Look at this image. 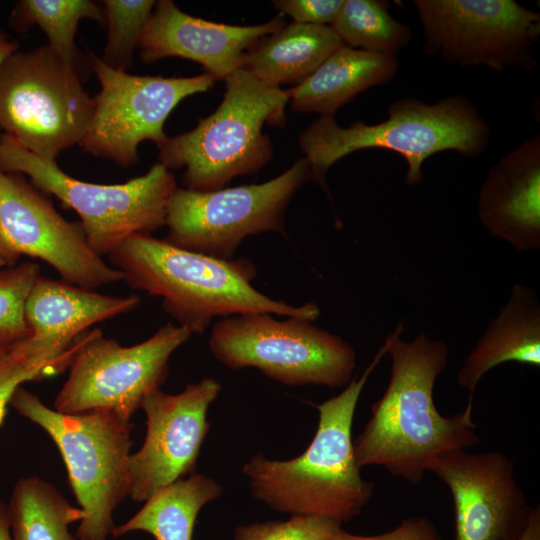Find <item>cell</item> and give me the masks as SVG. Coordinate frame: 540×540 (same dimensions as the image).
Returning a JSON list of instances; mask_svg holds the SVG:
<instances>
[{"label": "cell", "mask_w": 540, "mask_h": 540, "mask_svg": "<svg viewBox=\"0 0 540 540\" xmlns=\"http://www.w3.org/2000/svg\"><path fill=\"white\" fill-rule=\"evenodd\" d=\"M0 168L27 175L43 193L74 210L93 251L109 256L133 235H151L165 226L168 203L177 188L174 175L160 163L120 184L73 178L56 163L18 146L0 134Z\"/></svg>", "instance_id": "obj_7"}, {"label": "cell", "mask_w": 540, "mask_h": 540, "mask_svg": "<svg viewBox=\"0 0 540 540\" xmlns=\"http://www.w3.org/2000/svg\"><path fill=\"white\" fill-rule=\"evenodd\" d=\"M222 492V486L213 479L193 473L154 493L132 518L115 526L112 536L144 531L156 540H192L200 510Z\"/></svg>", "instance_id": "obj_23"}, {"label": "cell", "mask_w": 540, "mask_h": 540, "mask_svg": "<svg viewBox=\"0 0 540 540\" xmlns=\"http://www.w3.org/2000/svg\"><path fill=\"white\" fill-rule=\"evenodd\" d=\"M507 362L540 367V301L537 292L515 284L458 370L456 380L469 392L467 405L481 379Z\"/></svg>", "instance_id": "obj_19"}, {"label": "cell", "mask_w": 540, "mask_h": 540, "mask_svg": "<svg viewBox=\"0 0 540 540\" xmlns=\"http://www.w3.org/2000/svg\"><path fill=\"white\" fill-rule=\"evenodd\" d=\"M191 335L170 322L133 346L104 337L100 328L80 334L54 409L63 414L105 410L131 420L144 400L160 389L172 354Z\"/></svg>", "instance_id": "obj_10"}, {"label": "cell", "mask_w": 540, "mask_h": 540, "mask_svg": "<svg viewBox=\"0 0 540 540\" xmlns=\"http://www.w3.org/2000/svg\"><path fill=\"white\" fill-rule=\"evenodd\" d=\"M212 355L228 368H256L288 386L346 387L356 367L353 346L341 336L302 318L278 320L246 313L213 323Z\"/></svg>", "instance_id": "obj_8"}, {"label": "cell", "mask_w": 540, "mask_h": 540, "mask_svg": "<svg viewBox=\"0 0 540 540\" xmlns=\"http://www.w3.org/2000/svg\"><path fill=\"white\" fill-rule=\"evenodd\" d=\"M342 45L330 26L292 22L252 46L241 68L270 86L297 85Z\"/></svg>", "instance_id": "obj_22"}, {"label": "cell", "mask_w": 540, "mask_h": 540, "mask_svg": "<svg viewBox=\"0 0 540 540\" xmlns=\"http://www.w3.org/2000/svg\"><path fill=\"white\" fill-rule=\"evenodd\" d=\"M83 19L103 25V8L91 0H19L10 13L9 25L17 32L37 25L47 36V45L80 72L75 35Z\"/></svg>", "instance_id": "obj_25"}, {"label": "cell", "mask_w": 540, "mask_h": 540, "mask_svg": "<svg viewBox=\"0 0 540 540\" xmlns=\"http://www.w3.org/2000/svg\"><path fill=\"white\" fill-rule=\"evenodd\" d=\"M0 236L15 254L48 263L67 283L96 289L123 280L90 247L80 222L66 220L23 174L1 168Z\"/></svg>", "instance_id": "obj_14"}, {"label": "cell", "mask_w": 540, "mask_h": 540, "mask_svg": "<svg viewBox=\"0 0 540 540\" xmlns=\"http://www.w3.org/2000/svg\"><path fill=\"white\" fill-rule=\"evenodd\" d=\"M389 338L358 378L336 396L315 405L318 425L306 450L286 461L262 453L243 465L252 496L273 510L320 515L341 523L357 517L369 503L374 485L360 473L352 425L360 395L371 373L387 355Z\"/></svg>", "instance_id": "obj_3"}, {"label": "cell", "mask_w": 540, "mask_h": 540, "mask_svg": "<svg viewBox=\"0 0 540 540\" xmlns=\"http://www.w3.org/2000/svg\"><path fill=\"white\" fill-rule=\"evenodd\" d=\"M402 332L400 323L388 335L389 381L353 448L360 468L380 466L418 484L439 457L477 445L480 436L473 406L446 417L435 405L434 386L449 360L447 344L425 333L405 341Z\"/></svg>", "instance_id": "obj_1"}, {"label": "cell", "mask_w": 540, "mask_h": 540, "mask_svg": "<svg viewBox=\"0 0 540 540\" xmlns=\"http://www.w3.org/2000/svg\"><path fill=\"white\" fill-rule=\"evenodd\" d=\"M310 181L305 158L262 184L213 191L177 187L168 203L164 240L188 251L231 259L243 239L268 231H283L287 207Z\"/></svg>", "instance_id": "obj_11"}, {"label": "cell", "mask_w": 540, "mask_h": 540, "mask_svg": "<svg viewBox=\"0 0 540 540\" xmlns=\"http://www.w3.org/2000/svg\"><path fill=\"white\" fill-rule=\"evenodd\" d=\"M424 50L449 65L529 70L540 14L514 0H416Z\"/></svg>", "instance_id": "obj_13"}, {"label": "cell", "mask_w": 540, "mask_h": 540, "mask_svg": "<svg viewBox=\"0 0 540 540\" xmlns=\"http://www.w3.org/2000/svg\"><path fill=\"white\" fill-rule=\"evenodd\" d=\"M220 391L216 379L204 378L178 394L158 389L144 400L145 440L128 463L132 500L145 502L163 487L193 474L210 427L207 411Z\"/></svg>", "instance_id": "obj_15"}, {"label": "cell", "mask_w": 540, "mask_h": 540, "mask_svg": "<svg viewBox=\"0 0 540 540\" xmlns=\"http://www.w3.org/2000/svg\"><path fill=\"white\" fill-rule=\"evenodd\" d=\"M20 258L21 257L16 255L6 245V243L3 241L2 237L0 236V269L17 264Z\"/></svg>", "instance_id": "obj_35"}, {"label": "cell", "mask_w": 540, "mask_h": 540, "mask_svg": "<svg viewBox=\"0 0 540 540\" xmlns=\"http://www.w3.org/2000/svg\"><path fill=\"white\" fill-rule=\"evenodd\" d=\"M336 540H442L435 525L424 516L403 519L394 529L378 535H355L342 529Z\"/></svg>", "instance_id": "obj_32"}, {"label": "cell", "mask_w": 540, "mask_h": 540, "mask_svg": "<svg viewBox=\"0 0 540 540\" xmlns=\"http://www.w3.org/2000/svg\"><path fill=\"white\" fill-rule=\"evenodd\" d=\"M93 98L80 72L47 44L12 53L0 66V129L18 146L56 160L79 144Z\"/></svg>", "instance_id": "obj_9"}, {"label": "cell", "mask_w": 540, "mask_h": 540, "mask_svg": "<svg viewBox=\"0 0 540 540\" xmlns=\"http://www.w3.org/2000/svg\"><path fill=\"white\" fill-rule=\"evenodd\" d=\"M102 3L107 41L100 58L116 70L127 71L156 1L104 0Z\"/></svg>", "instance_id": "obj_28"}, {"label": "cell", "mask_w": 540, "mask_h": 540, "mask_svg": "<svg viewBox=\"0 0 540 540\" xmlns=\"http://www.w3.org/2000/svg\"><path fill=\"white\" fill-rule=\"evenodd\" d=\"M450 491L454 507V540H520L533 507L507 455L488 451L449 452L431 466Z\"/></svg>", "instance_id": "obj_16"}, {"label": "cell", "mask_w": 540, "mask_h": 540, "mask_svg": "<svg viewBox=\"0 0 540 540\" xmlns=\"http://www.w3.org/2000/svg\"><path fill=\"white\" fill-rule=\"evenodd\" d=\"M40 267L33 261L0 269V349L11 346L31 332L26 322L27 298Z\"/></svg>", "instance_id": "obj_29"}, {"label": "cell", "mask_w": 540, "mask_h": 540, "mask_svg": "<svg viewBox=\"0 0 540 540\" xmlns=\"http://www.w3.org/2000/svg\"><path fill=\"white\" fill-rule=\"evenodd\" d=\"M389 6L381 0H344L330 27L348 47L395 56L409 44L412 31L390 14Z\"/></svg>", "instance_id": "obj_26"}, {"label": "cell", "mask_w": 540, "mask_h": 540, "mask_svg": "<svg viewBox=\"0 0 540 540\" xmlns=\"http://www.w3.org/2000/svg\"><path fill=\"white\" fill-rule=\"evenodd\" d=\"M342 523L329 517L295 514L287 521L238 526L234 540H336Z\"/></svg>", "instance_id": "obj_30"}, {"label": "cell", "mask_w": 540, "mask_h": 540, "mask_svg": "<svg viewBox=\"0 0 540 540\" xmlns=\"http://www.w3.org/2000/svg\"><path fill=\"white\" fill-rule=\"evenodd\" d=\"M8 510L12 540H77L69 526L83 517L80 507L37 476L17 481Z\"/></svg>", "instance_id": "obj_24"}, {"label": "cell", "mask_w": 540, "mask_h": 540, "mask_svg": "<svg viewBox=\"0 0 540 540\" xmlns=\"http://www.w3.org/2000/svg\"><path fill=\"white\" fill-rule=\"evenodd\" d=\"M140 297L109 296L94 289L39 276L25 307L31 335L63 351L92 325L134 310Z\"/></svg>", "instance_id": "obj_20"}, {"label": "cell", "mask_w": 540, "mask_h": 540, "mask_svg": "<svg viewBox=\"0 0 540 540\" xmlns=\"http://www.w3.org/2000/svg\"><path fill=\"white\" fill-rule=\"evenodd\" d=\"M0 540H12L8 504L0 500Z\"/></svg>", "instance_id": "obj_34"}, {"label": "cell", "mask_w": 540, "mask_h": 540, "mask_svg": "<svg viewBox=\"0 0 540 540\" xmlns=\"http://www.w3.org/2000/svg\"><path fill=\"white\" fill-rule=\"evenodd\" d=\"M75 347L63 352L34 338L31 334L0 349V425L17 388L28 381H38L65 370Z\"/></svg>", "instance_id": "obj_27"}, {"label": "cell", "mask_w": 540, "mask_h": 540, "mask_svg": "<svg viewBox=\"0 0 540 540\" xmlns=\"http://www.w3.org/2000/svg\"><path fill=\"white\" fill-rule=\"evenodd\" d=\"M9 406L44 429L60 451L83 513L77 540H107L113 512L129 495L131 420L105 410L63 414L22 386Z\"/></svg>", "instance_id": "obj_6"}, {"label": "cell", "mask_w": 540, "mask_h": 540, "mask_svg": "<svg viewBox=\"0 0 540 540\" xmlns=\"http://www.w3.org/2000/svg\"><path fill=\"white\" fill-rule=\"evenodd\" d=\"M387 119L367 124L356 120L341 127L334 115H321L299 137L310 169V181L330 196L326 175L339 159L362 149L390 150L407 164L405 181L421 183L422 166L432 155L455 151L468 158L487 148L490 127L474 104L456 95L428 104L418 98L399 99L388 107Z\"/></svg>", "instance_id": "obj_4"}, {"label": "cell", "mask_w": 540, "mask_h": 540, "mask_svg": "<svg viewBox=\"0 0 540 540\" xmlns=\"http://www.w3.org/2000/svg\"><path fill=\"white\" fill-rule=\"evenodd\" d=\"M225 82L223 100L212 114L158 147V163L168 170L185 168L186 189L218 190L237 176L259 172L273 155L264 125L286 123V90L261 82L241 67Z\"/></svg>", "instance_id": "obj_5"}, {"label": "cell", "mask_w": 540, "mask_h": 540, "mask_svg": "<svg viewBox=\"0 0 540 540\" xmlns=\"http://www.w3.org/2000/svg\"><path fill=\"white\" fill-rule=\"evenodd\" d=\"M396 56L342 45L305 80L286 90L291 108L334 115L361 92L385 85L395 76Z\"/></svg>", "instance_id": "obj_21"}, {"label": "cell", "mask_w": 540, "mask_h": 540, "mask_svg": "<svg viewBox=\"0 0 540 540\" xmlns=\"http://www.w3.org/2000/svg\"><path fill=\"white\" fill-rule=\"evenodd\" d=\"M108 257L130 288L161 297L163 310L191 334H202L214 318L238 314L310 321L320 316L313 302L293 306L255 289L256 268L246 258L219 259L140 234L127 238Z\"/></svg>", "instance_id": "obj_2"}, {"label": "cell", "mask_w": 540, "mask_h": 540, "mask_svg": "<svg viewBox=\"0 0 540 540\" xmlns=\"http://www.w3.org/2000/svg\"><path fill=\"white\" fill-rule=\"evenodd\" d=\"M344 0H278L275 8L281 15H288L293 22L309 25L331 26L336 20Z\"/></svg>", "instance_id": "obj_31"}, {"label": "cell", "mask_w": 540, "mask_h": 540, "mask_svg": "<svg viewBox=\"0 0 540 540\" xmlns=\"http://www.w3.org/2000/svg\"><path fill=\"white\" fill-rule=\"evenodd\" d=\"M284 26L281 14L252 26L215 23L186 14L171 0H160L144 26L137 49L145 63L180 57L201 64L215 80L225 79L241 67L252 46Z\"/></svg>", "instance_id": "obj_17"}, {"label": "cell", "mask_w": 540, "mask_h": 540, "mask_svg": "<svg viewBox=\"0 0 540 540\" xmlns=\"http://www.w3.org/2000/svg\"><path fill=\"white\" fill-rule=\"evenodd\" d=\"M19 50L17 41L12 40L0 29V66L14 52Z\"/></svg>", "instance_id": "obj_33"}, {"label": "cell", "mask_w": 540, "mask_h": 540, "mask_svg": "<svg viewBox=\"0 0 540 540\" xmlns=\"http://www.w3.org/2000/svg\"><path fill=\"white\" fill-rule=\"evenodd\" d=\"M100 90L79 143L82 150L119 166L138 162L137 148L149 140L160 147L168 138L164 124L184 98L209 90L215 79L205 73L192 77L133 75L106 65L89 52Z\"/></svg>", "instance_id": "obj_12"}, {"label": "cell", "mask_w": 540, "mask_h": 540, "mask_svg": "<svg viewBox=\"0 0 540 540\" xmlns=\"http://www.w3.org/2000/svg\"><path fill=\"white\" fill-rule=\"evenodd\" d=\"M480 223L520 252L540 249V137L527 139L502 156L482 183Z\"/></svg>", "instance_id": "obj_18"}]
</instances>
